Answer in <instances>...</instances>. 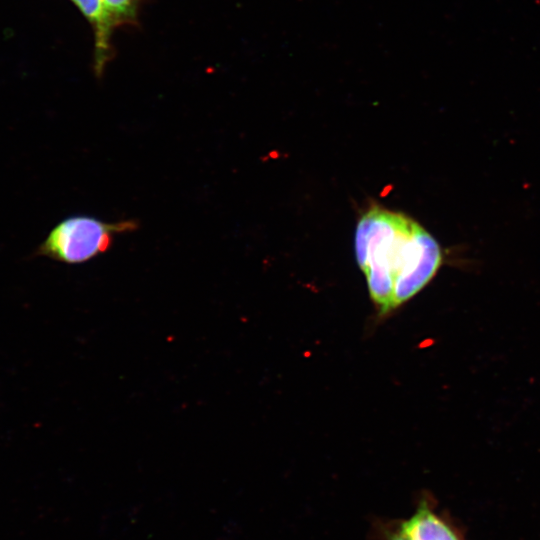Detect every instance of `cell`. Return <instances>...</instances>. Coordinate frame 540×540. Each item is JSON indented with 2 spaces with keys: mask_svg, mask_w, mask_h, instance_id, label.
I'll use <instances>...</instances> for the list:
<instances>
[{
  "mask_svg": "<svg viewBox=\"0 0 540 540\" xmlns=\"http://www.w3.org/2000/svg\"><path fill=\"white\" fill-rule=\"evenodd\" d=\"M355 252L380 314L415 296L443 262L438 242L425 228L382 207H371L358 220Z\"/></svg>",
  "mask_w": 540,
  "mask_h": 540,
  "instance_id": "6da1fadb",
  "label": "cell"
},
{
  "mask_svg": "<svg viewBox=\"0 0 540 540\" xmlns=\"http://www.w3.org/2000/svg\"><path fill=\"white\" fill-rule=\"evenodd\" d=\"M137 228L135 220L109 223L88 215H73L52 228L34 255L81 264L109 250L116 235Z\"/></svg>",
  "mask_w": 540,
  "mask_h": 540,
  "instance_id": "7a4b0ae2",
  "label": "cell"
},
{
  "mask_svg": "<svg viewBox=\"0 0 540 540\" xmlns=\"http://www.w3.org/2000/svg\"><path fill=\"white\" fill-rule=\"evenodd\" d=\"M399 533L405 540H465L460 531L422 502L415 513L402 522Z\"/></svg>",
  "mask_w": 540,
  "mask_h": 540,
  "instance_id": "3957f363",
  "label": "cell"
},
{
  "mask_svg": "<svg viewBox=\"0 0 540 540\" xmlns=\"http://www.w3.org/2000/svg\"><path fill=\"white\" fill-rule=\"evenodd\" d=\"M92 27L94 34V70L98 76L112 57L111 34L115 28L102 0H71Z\"/></svg>",
  "mask_w": 540,
  "mask_h": 540,
  "instance_id": "277c9868",
  "label": "cell"
},
{
  "mask_svg": "<svg viewBox=\"0 0 540 540\" xmlns=\"http://www.w3.org/2000/svg\"><path fill=\"white\" fill-rule=\"evenodd\" d=\"M115 27L137 22L141 0H102Z\"/></svg>",
  "mask_w": 540,
  "mask_h": 540,
  "instance_id": "5b68a950",
  "label": "cell"
},
{
  "mask_svg": "<svg viewBox=\"0 0 540 540\" xmlns=\"http://www.w3.org/2000/svg\"><path fill=\"white\" fill-rule=\"evenodd\" d=\"M390 540H405L404 537L398 532L396 534H394Z\"/></svg>",
  "mask_w": 540,
  "mask_h": 540,
  "instance_id": "8992f818",
  "label": "cell"
}]
</instances>
